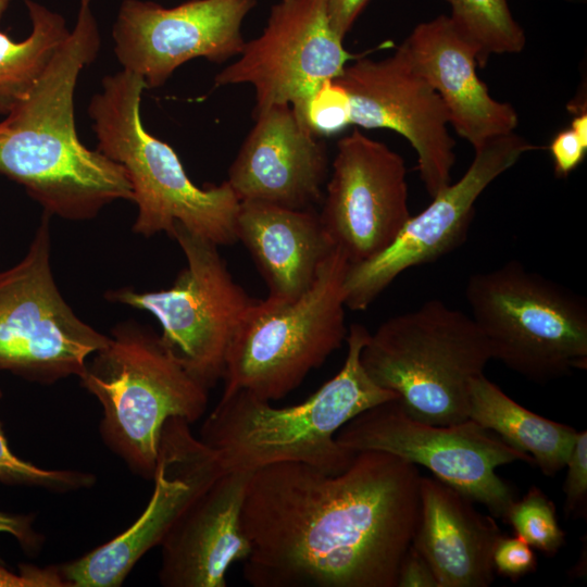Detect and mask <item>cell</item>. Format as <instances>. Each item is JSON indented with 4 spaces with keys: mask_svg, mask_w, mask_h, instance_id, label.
<instances>
[{
    "mask_svg": "<svg viewBox=\"0 0 587 587\" xmlns=\"http://www.w3.org/2000/svg\"><path fill=\"white\" fill-rule=\"evenodd\" d=\"M145 89L138 75L122 68L102 78L88 104L96 149L127 173L137 205L133 232L171 237L178 223L218 247L237 242L239 199L226 180L195 185L175 150L146 129L140 116Z\"/></svg>",
    "mask_w": 587,
    "mask_h": 587,
    "instance_id": "4",
    "label": "cell"
},
{
    "mask_svg": "<svg viewBox=\"0 0 587 587\" xmlns=\"http://www.w3.org/2000/svg\"><path fill=\"white\" fill-rule=\"evenodd\" d=\"M2 396L0 387V400ZM0 483L68 492L92 487L96 476L74 470H46L17 458L10 449L0 424Z\"/></svg>",
    "mask_w": 587,
    "mask_h": 587,
    "instance_id": "27",
    "label": "cell"
},
{
    "mask_svg": "<svg viewBox=\"0 0 587 587\" xmlns=\"http://www.w3.org/2000/svg\"><path fill=\"white\" fill-rule=\"evenodd\" d=\"M420 516L412 546L429 564L438 587H488L492 553L503 535L473 500L435 476H421Z\"/></svg>",
    "mask_w": 587,
    "mask_h": 587,
    "instance_id": "21",
    "label": "cell"
},
{
    "mask_svg": "<svg viewBox=\"0 0 587 587\" xmlns=\"http://www.w3.org/2000/svg\"><path fill=\"white\" fill-rule=\"evenodd\" d=\"M370 0H327V15L334 33L345 39Z\"/></svg>",
    "mask_w": 587,
    "mask_h": 587,
    "instance_id": "35",
    "label": "cell"
},
{
    "mask_svg": "<svg viewBox=\"0 0 587 587\" xmlns=\"http://www.w3.org/2000/svg\"><path fill=\"white\" fill-rule=\"evenodd\" d=\"M465 298L491 360L546 384L587 369V301L511 260L472 274Z\"/></svg>",
    "mask_w": 587,
    "mask_h": 587,
    "instance_id": "7",
    "label": "cell"
},
{
    "mask_svg": "<svg viewBox=\"0 0 587 587\" xmlns=\"http://www.w3.org/2000/svg\"><path fill=\"white\" fill-rule=\"evenodd\" d=\"M467 417L529 455L550 477L564 469L577 435L574 427L521 405L484 374L470 384Z\"/></svg>",
    "mask_w": 587,
    "mask_h": 587,
    "instance_id": "23",
    "label": "cell"
},
{
    "mask_svg": "<svg viewBox=\"0 0 587 587\" xmlns=\"http://www.w3.org/2000/svg\"><path fill=\"white\" fill-rule=\"evenodd\" d=\"M292 109L317 138L336 135L351 125L349 95L335 78L323 80L302 104Z\"/></svg>",
    "mask_w": 587,
    "mask_h": 587,
    "instance_id": "28",
    "label": "cell"
},
{
    "mask_svg": "<svg viewBox=\"0 0 587 587\" xmlns=\"http://www.w3.org/2000/svg\"><path fill=\"white\" fill-rule=\"evenodd\" d=\"M536 149L514 132L476 149L464 175L432 197L421 213L411 215L385 250L367 261L349 264L344 282L346 308L365 311L401 273L460 247L483 191L523 154Z\"/></svg>",
    "mask_w": 587,
    "mask_h": 587,
    "instance_id": "12",
    "label": "cell"
},
{
    "mask_svg": "<svg viewBox=\"0 0 587 587\" xmlns=\"http://www.w3.org/2000/svg\"><path fill=\"white\" fill-rule=\"evenodd\" d=\"M251 472L223 471L185 507L164 536L158 578L164 587H226L250 544L241 508Z\"/></svg>",
    "mask_w": 587,
    "mask_h": 587,
    "instance_id": "19",
    "label": "cell"
},
{
    "mask_svg": "<svg viewBox=\"0 0 587 587\" xmlns=\"http://www.w3.org/2000/svg\"><path fill=\"white\" fill-rule=\"evenodd\" d=\"M504 521L516 536L549 557L555 555L565 544V533L559 524L554 503L536 486H530L521 499L511 504Z\"/></svg>",
    "mask_w": 587,
    "mask_h": 587,
    "instance_id": "26",
    "label": "cell"
},
{
    "mask_svg": "<svg viewBox=\"0 0 587 587\" xmlns=\"http://www.w3.org/2000/svg\"><path fill=\"white\" fill-rule=\"evenodd\" d=\"M257 0H188L173 8L123 0L112 28L123 70L147 88L163 86L186 62L223 63L243 49L241 26Z\"/></svg>",
    "mask_w": 587,
    "mask_h": 587,
    "instance_id": "14",
    "label": "cell"
},
{
    "mask_svg": "<svg viewBox=\"0 0 587 587\" xmlns=\"http://www.w3.org/2000/svg\"><path fill=\"white\" fill-rule=\"evenodd\" d=\"M458 32L474 47L478 66L491 54L519 53L526 42L507 0H446Z\"/></svg>",
    "mask_w": 587,
    "mask_h": 587,
    "instance_id": "25",
    "label": "cell"
},
{
    "mask_svg": "<svg viewBox=\"0 0 587 587\" xmlns=\"http://www.w3.org/2000/svg\"><path fill=\"white\" fill-rule=\"evenodd\" d=\"M549 150L553 159L555 174L560 177H566L584 161L587 145L569 128L554 136Z\"/></svg>",
    "mask_w": 587,
    "mask_h": 587,
    "instance_id": "32",
    "label": "cell"
},
{
    "mask_svg": "<svg viewBox=\"0 0 587 587\" xmlns=\"http://www.w3.org/2000/svg\"><path fill=\"white\" fill-rule=\"evenodd\" d=\"M369 336L364 325L351 324L342 367L301 403L276 408L242 389L221 396L199 438L226 471L253 472L280 462H301L329 474L346 470L357 452L337 442L338 430L363 411L397 399L361 364Z\"/></svg>",
    "mask_w": 587,
    "mask_h": 587,
    "instance_id": "3",
    "label": "cell"
},
{
    "mask_svg": "<svg viewBox=\"0 0 587 587\" xmlns=\"http://www.w3.org/2000/svg\"><path fill=\"white\" fill-rule=\"evenodd\" d=\"M564 514L573 519L587 515V432H577L565 466Z\"/></svg>",
    "mask_w": 587,
    "mask_h": 587,
    "instance_id": "29",
    "label": "cell"
},
{
    "mask_svg": "<svg viewBox=\"0 0 587 587\" xmlns=\"http://www.w3.org/2000/svg\"><path fill=\"white\" fill-rule=\"evenodd\" d=\"M402 46L414 67L442 100L449 124L474 150L514 132L519 124L515 109L490 96L477 75L474 47L449 16L419 24Z\"/></svg>",
    "mask_w": 587,
    "mask_h": 587,
    "instance_id": "20",
    "label": "cell"
},
{
    "mask_svg": "<svg viewBox=\"0 0 587 587\" xmlns=\"http://www.w3.org/2000/svg\"><path fill=\"white\" fill-rule=\"evenodd\" d=\"M171 238L186 259L171 287H123L105 291L104 298L152 314L165 347L211 389L222 380L230 344L258 300L234 279L217 245L178 223Z\"/></svg>",
    "mask_w": 587,
    "mask_h": 587,
    "instance_id": "9",
    "label": "cell"
},
{
    "mask_svg": "<svg viewBox=\"0 0 587 587\" xmlns=\"http://www.w3.org/2000/svg\"><path fill=\"white\" fill-rule=\"evenodd\" d=\"M29 35L15 41L0 32V115H8L37 84L71 29L65 18L46 5L25 0Z\"/></svg>",
    "mask_w": 587,
    "mask_h": 587,
    "instance_id": "24",
    "label": "cell"
},
{
    "mask_svg": "<svg viewBox=\"0 0 587 587\" xmlns=\"http://www.w3.org/2000/svg\"><path fill=\"white\" fill-rule=\"evenodd\" d=\"M326 2L275 3L262 34L245 42L239 58L215 75L214 85H252L253 113L275 104H302L323 80L338 77L358 58L332 29Z\"/></svg>",
    "mask_w": 587,
    "mask_h": 587,
    "instance_id": "13",
    "label": "cell"
},
{
    "mask_svg": "<svg viewBox=\"0 0 587 587\" xmlns=\"http://www.w3.org/2000/svg\"><path fill=\"white\" fill-rule=\"evenodd\" d=\"M253 118L226 182L239 201L313 209L324 196L325 141L300 122L290 104L271 105Z\"/></svg>",
    "mask_w": 587,
    "mask_h": 587,
    "instance_id": "18",
    "label": "cell"
},
{
    "mask_svg": "<svg viewBox=\"0 0 587 587\" xmlns=\"http://www.w3.org/2000/svg\"><path fill=\"white\" fill-rule=\"evenodd\" d=\"M0 587H68L59 565L39 567L20 564L18 572H12L0 563Z\"/></svg>",
    "mask_w": 587,
    "mask_h": 587,
    "instance_id": "31",
    "label": "cell"
},
{
    "mask_svg": "<svg viewBox=\"0 0 587 587\" xmlns=\"http://www.w3.org/2000/svg\"><path fill=\"white\" fill-rule=\"evenodd\" d=\"M405 175L403 158L360 129L339 139L319 216L350 264L385 250L411 216Z\"/></svg>",
    "mask_w": 587,
    "mask_h": 587,
    "instance_id": "15",
    "label": "cell"
},
{
    "mask_svg": "<svg viewBox=\"0 0 587 587\" xmlns=\"http://www.w3.org/2000/svg\"><path fill=\"white\" fill-rule=\"evenodd\" d=\"M335 79L349 95L351 125L391 129L409 141L430 197L451 183L455 154L446 107L402 43L383 60L357 58Z\"/></svg>",
    "mask_w": 587,
    "mask_h": 587,
    "instance_id": "16",
    "label": "cell"
},
{
    "mask_svg": "<svg viewBox=\"0 0 587 587\" xmlns=\"http://www.w3.org/2000/svg\"><path fill=\"white\" fill-rule=\"evenodd\" d=\"M360 360L411 416L451 425L469 419L470 384L484 374L491 354L471 315L432 299L370 333Z\"/></svg>",
    "mask_w": 587,
    "mask_h": 587,
    "instance_id": "6",
    "label": "cell"
},
{
    "mask_svg": "<svg viewBox=\"0 0 587 587\" xmlns=\"http://www.w3.org/2000/svg\"><path fill=\"white\" fill-rule=\"evenodd\" d=\"M236 236L252 257L268 289L265 300L272 303L291 302L305 294L336 248L313 209L258 201H240Z\"/></svg>",
    "mask_w": 587,
    "mask_h": 587,
    "instance_id": "22",
    "label": "cell"
},
{
    "mask_svg": "<svg viewBox=\"0 0 587 587\" xmlns=\"http://www.w3.org/2000/svg\"><path fill=\"white\" fill-rule=\"evenodd\" d=\"M417 465L378 450L337 474L301 462L251 472L241 508L253 587H397L420 516Z\"/></svg>",
    "mask_w": 587,
    "mask_h": 587,
    "instance_id": "1",
    "label": "cell"
},
{
    "mask_svg": "<svg viewBox=\"0 0 587 587\" xmlns=\"http://www.w3.org/2000/svg\"><path fill=\"white\" fill-rule=\"evenodd\" d=\"M100 47L93 0H79L67 38L27 97L0 122V175L22 185L51 217L87 221L117 200H133L125 168L87 148L76 130L77 80Z\"/></svg>",
    "mask_w": 587,
    "mask_h": 587,
    "instance_id": "2",
    "label": "cell"
},
{
    "mask_svg": "<svg viewBox=\"0 0 587 587\" xmlns=\"http://www.w3.org/2000/svg\"><path fill=\"white\" fill-rule=\"evenodd\" d=\"M571 129L576 136L587 145V114L583 111L577 114L571 123Z\"/></svg>",
    "mask_w": 587,
    "mask_h": 587,
    "instance_id": "36",
    "label": "cell"
},
{
    "mask_svg": "<svg viewBox=\"0 0 587 587\" xmlns=\"http://www.w3.org/2000/svg\"><path fill=\"white\" fill-rule=\"evenodd\" d=\"M79 383L102 407L99 430L107 447L143 479H152L165 422L201 419L210 389L134 319L115 324L109 340L87 360Z\"/></svg>",
    "mask_w": 587,
    "mask_h": 587,
    "instance_id": "5",
    "label": "cell"
},
{
    "mask_svg": "<svg viewBox=\"0 0 587 587\" xmlns=\"http://www.w3.org/2000/svg\"><path fill=\"white\" fill-rule=\"evenodd\" d=\"M223 471L214 451L192 434L190 423L168 419L161 432L154 487L146 509L116 537L59 565L67 586H121L140 558L160 546L191 499Z\"/></svg>",
    "mask_w": 587,
    "mask_h": 587,
    "instance_id": "17",
    "label": "cell"
},
{
    "mask_svg": "<svg viewBox=\"0 0 587 587\" xmlns=\"http://www.w3.org/2000/svg\"><path fill=\"white\" fill-rule=\"evenodd\" d=\"M397 587H438L429 564L412 544L401 560Z\"/></svg>",
    "mask_w": 587,
    "mask_h": 587,
    "instance_id": "34",
    "label": "cell"
},
{
    "mask_svg": "<svg viewBox=\"0 0 587 587\" xmlns=\"http://www.w3.org/2000/svg\"><path fill=\"white\" fill-rule=\"evenodd\" d=\"M34 514L0 511V534L5 533L13 536L25 552L37 553L43 544V537L34 528Z\"/></svg>",
    "mask_w": 587,
    "mask_h": 587,
    "instance_id": "33",
    "label": "cell"
},
{
    "mask_svg": "<svg viewBox=\"0 0 587 587\" xmlns=\"http://www.w3.org/2000/svg\"><path fill=\"white\" fill-rule=\"evenodd\" d=\"M9 3H10V0H0V20L3 16Z\"/></svg>",
    "mask_w": 587,
    "mask_h": 587,
    "instance_id": "37",
    "label": "cell"
},
{
    "mask_svg": "<svg viewBox=\"0 0 587 587\" xmlns=\"http://www.w3.org/2000/svg\"><path fill=\"white\" fill-rule=\"evenodd\" d=\"M349 264L336 247L300 298L255 302L230 344L222 396L242 389L264 401L279 400L341 348L349 329L344 291Z\"/></svg>",
    "mask_w": 587,
    "mask_h": 587,
    "instance_id": "8",
    "label": "cell"
},
{
    "mask_svg": "<svg viewBox=\"0 0 587 587\" xmlns=\"http://www.w3.org/2000/svg\"><path fill=\"white\" fill-rule=\"evenodd\" d=\"M50 220L42 212L25 255L0 271V371L43 385L78 377L109 340L74 312L55 283Z\"/></svg>",
    "mask_w": 587,
    "mask_h": 587,
    "instance_id": "10",
    "label": "cell"
},
{
    "mask_svg": "<svg viewBox=\"0 0 587 587\" xmlns=\"http://www.w3.org/2000/svg\"><path fill=\"white\" fill-rule=\"evenodd\" d=\"M495 573L515 582L537 569L533 548L519 536L502 535L492 553Z\"/></svg>",
    "mask_w": 587,
    "mask_h": 587,
    "instance_id": "30",
    "label": "cell"
},
{
    "mask_svg": "<svg viewBox=\"0 0 587 587\" xmlns=\"http://www.w3.org/2000/svg\"><path fill=\"white\" fill-rule=\"evenodd\" d=\"M336 440L353 452L378 450L424 466L503 520L517 497L497 467L517 461L535 465L529 455L471 419L427 424L411 416L397 399L354 416L338 430Z\"/></svg>",
    "mask_w": 587,
    "mask_h": 587,
    "instance_id": "11",
    "label": "cell"
}]
</instances>
